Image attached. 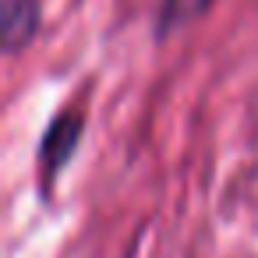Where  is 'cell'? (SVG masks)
I'll return each mask as SVG.
<instances>
[{
    "mask_svg": "<svg viewBox=\"0 0 258 258\" xmlns=\"http://www.w3.org/2000/svg\"><path fill=\"white\" fill-rule=\"evenodd\" d=\"M43 22V0H4L0 8V39L8 53H18L29 46Z\"/></svg>",
    "mask_w": 258,
    "mask_h": 258,
    "instance_id": "1",
    "label": "cell"
},
{
    "mask_svg": "<svg viewBox=\"0 0 258 258\" xmlns=\"http://www.w3.org/2000/svg\"><path fill=\"white\" fill-rule=\"evenodd\" d=\"M216 0H159V15H156V32H177L191 22H198Z\"/></svg>",
    "mask_w": 258,
    "mask_h": 258,
    "instance_id": "3",
    "label": "cell"
},
{
    "mask_svg": "<svg viewBox=\"0 0 258 258\" xmlns=\"http://www.w3.org/2000/svg\"><path fill=\"white\" fill-rule=\"evenodd\" d=\"M78 138H82V113H78V110H64V113L46 127V138H43V152H39V156H43L46 177L57 173V170L71 159Z\"/></svg>",
    "mask_w": 258,
    "mask_h": 258,
    "instance_id": "2",
    "label": "cell"
}]
</instances>
